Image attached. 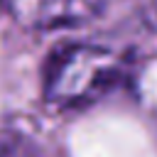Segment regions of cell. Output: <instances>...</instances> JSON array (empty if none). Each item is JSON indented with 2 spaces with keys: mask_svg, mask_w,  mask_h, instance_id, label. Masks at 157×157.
<instances>
[{
  "mask_svg": "<svg viewBox=\"0 0 157 157\" xmlns=\"http://www.w3.org/2000/svg\"><path fill=\"white\" fill-rule=\"evenodd\" d=\"M128 76V61L118 52L98 44H66L59 47L44 69V98L54 108H83Z\"/></svg>",
  "mask_w": 157,
  "mask_h": 157,
  "instance_id": "obj_1",
  "label": "cell"
},
{
  "mask_svg": "<svg viewBox=\"0 0 157 157\" xmlns=\"http://www.w3.org/2000/svg\"><path fill=\"white\" fill-rule=\"evenodd\" d=\"M7 15L27 29H59L98 15L103 0H0Z\"/></svg>",
  "mask_w": 157,
  "mask_h": 157,
  "instance_id": "obj_2",
  "label": "cell"
},
{
  "mask_svg": "<svg viewBox=\"0 0 157 157\" xmlns=\"http://www.w3.org/2000/svg\"><path fill=\"white\" fill-rule=\"evenodd\" d=\"M0 157H42V155H39V150H37L29 140H25V137H12V140H7V142L0 147Z\"/></svg>",
  "mask_w": 157,
  "mask_h": 157,
  "instance_id": "obj_3",
  "label": "cell"
}]
</instances>
